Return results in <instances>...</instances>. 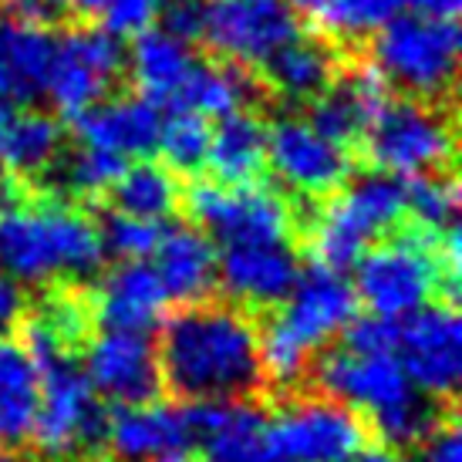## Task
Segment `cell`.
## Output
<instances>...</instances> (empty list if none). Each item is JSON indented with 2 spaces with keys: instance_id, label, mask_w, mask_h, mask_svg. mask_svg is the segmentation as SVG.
Instances as JSON below:
<instances>
[{
  "instance_id": "cell-14",
  "label": "cell",
  "mask_w": 462,
  "mask_h": 462,
  "mask_svg": "<svg viewBox=\"0 0 462 462\" xmlns=\"http://www.w3.org/2000/svg\"><path fill=\"white\" fill-rule=\"evenodd\" d=\"M395 355L411 385L429 398H449L462 374V321L449 300H429L398 321Z\"/></svg>"
},
{
  "instance_id": "cell-21",
  "label": "cell",
  "mask_w": 462,
  "mask_h": 462,
  "mask_svg": "<svg viewBox=\"0 0 462 462\" xmlns=\"http://www.w3.org/2000/svg\"><path fill=\"white\" fill-rule=\"evenodd\" d=\"M68 122L81 145L108 149L122 159H142L155 152L162 112L145 95H122V98H102Z\"/></svg>"
},
{
  "instance_id": "cell-39",
  "label": "cell",
  "mask_w": 462,
  "mask_h": 462,
  "mask_svg": "<svg viewBox=\"0 0 462 462\" xmlns=\"http://www.w3.org/2000/svg\"><path fill=\"white\" fill-rule=\"evenodd\" d=\"M395 334L398 321H388V318H378V314H368V318H358L345 328V347L351 351H395Z\"/></svg>"
},
{
  "instance_id": "cell-4",
  "label": "cell",
  "mask_w": 462,
  "mask_h": 462,
  "mask_svg": "<svg viewBox=\"0 0 462 462\" xmlns=\"http://www.w3.org/2000/svg\"><path fill=\"white\" fill-rule=\"evenodd\" d=\"M358 314V297L341 270L318 267L300 273L291 294L281 300V310L270 318L260 334V365L277 385H291L310 368L314 355Z\"/></svg>"
},
{
  "instance_id": "cell-9",
  "label": "cell",
  "mask_w": 462,
  "mask_h": 462,
  "mask_svg": "<svg viewBox=\"0 0 462 462\" xmlns=\"http://www.w3.org/2000/svg\"><path fill=\"white\" fill-rule=\"evenodd\" d=\"M361 142L368 162L378 172H392L398 180L442 172L456 152L449 118L422 98L388 102L361 135Z\"/></svg>"
},
{
  "instance_id": "cell-28",
  "label": "cell",
  "mask_w": 462,
  "mask_h": 462,
  "mask_svg": "<svg viewBox=\"0 0 462 462\" xmlns=\"http://www.w3.org/2000/svg\"><path fill=\"white\" fill-rule=\"evenodd\" d=\"M263 78L283 102H314L334 78V51L314 38L287 41L281 51L263 61Z\"/></svg>"
},
{
  "instance_id": "cell-29",
  "label": "cell",
  "mask_w": 462,
  "mask_h": 462,
  "mask_svg": "<svg viewBox=\"0 0 462 462\" xmlns=\"http://www.w3.org/2000/svg\"><path fill=\"white\" fill-rule=\"evenodd\" d=\"M65 152V125L41 108L14 112L0 135V162L14 176H41Z\"/></svg>"
},
{
  "instance_id": "cell-44",
  "label": "cell",
  "mask_w": 462,
  "mask_h": 462,
  "mask_svg": "<svg viewBox=\"0 0 462 462\" xmlns=\"http://www.w3.org/2000/svg\"><path fill=\"white\" fill-rule=\"evenodd\" d=\"M54 14H71V17H98L105 7V0H48Z\"/></svg>"
},
{
  "instance_id": "cell-45",
  "label": "cell",
  "mask_w": 462,
  "mask_h": 462,
  "mask_svg": "<svg viewBox=\"0 0 462 462\" xmlns=\"http://www.w3.org/2000/svg\"><path fill=\"white\" fill-rule=\"evenodd\" d=\"M355 462H402V459L395 456L392 446H378V449H361L355 456Z\"/></svg>"
},
{
  "instance_id": "cell-36",
  "label": "cell",
  "mask_w": 462,
  "mask_h": 462,
  "mask_svg": "<svg viewBox=\"0 0 462 462\" xmlns=\"http://www.w3.org/2000/svg\"><path fill=\"white\" fill-rule=\"evenodd\" d=\"M159 236H162V226L155 219L129 217V213H118V209H112L98 226L102 250L112 254L116 260H149L155 254Z\"/></svg>"
},
{
  "instance_id": "cell-31",
  "label": "cell",
  "mask_w": 462,
  "mask_h": 462,
  "mask_svg": "<svg viewBox=\"0 0 462 462\" xmlns=\"http://www.w3.org/2000/svg\"><path fill=\"white\" fill-rule=\"evenodd\" d=\"M250 95H254V85L240 65L196 58L172 105L199 112L203 118H223L236 108H246Z\"/></svg>"
},
{
  "instance_id": "cell-22",
  "label": "cell",
  "mask_w": 462,
  "mask_h": 462,
  "mask_svg": "<svg viewBox=\"0 0 462 462\" xmlns=\"http://www.w3.org/2000/svg\"><path fill=\"white\" fill-rule=\"evenodd\" d=\"M189 446V411L169 402H139L118 405L108 415L105 449L125 462H149L155 456Z\"/></svg>"
},
{
  "instance_id": "cell-23",
  "label": "cell",
  "mask_w": 462,
  "mask_h": 462,
  "mask_svg": "<svg viewBox=\"0 0 462 462\" xmlns=\"http://www.w3.org/2000/svg\"><path fill=\"white\" fill-rule=\"evenodd\" d=\"M155 273L166 287L169 300L182 304H199L213 294L217 287V260L219 250L213 236L199 230L196 223L182 226H166L159 244H155Z\"/></svg>"
},
{
  "instance_id": "cell-30",
  "label": "cell",
  "mask_w": 462,
  "mask_h": 462,
  "mask_svg": "<svg viewBox=\"0 0 462 462\" xmlns=\"http://www.w3.org/2000/svg\"><path fill=\"white\" fill-rule=\"evenodd\" d=\"M108 196H112L118 213L162 223V219L176 213L182 189L172 169L162 166V162H149L142 155L139 162H125V169L118 172V180L112 182Z\"/></svg>"
},
{
  "instance_id": "cell-34",
  "label": "cell",
  "mask_w": 462,
  "mask_h": 462,
  "mask_svg": "<svg viewBox=\"0 0 462 462\" xmlns=\"http://www.w3.org/2000/svg\"><path fill=\"white\" fill-rule=\"evenodd\" d=\"M456 213H459V186L452 176L429 172V176L405 180V217L415 219L419 230H449L456 226Z\"/></svg>"
},
{
  "instance_id": "cell-17",
  "label": "cell",
  "mask_w": 462,
  "mask_h": 462,
  "mask_svg": "<svg viewBox=\"0 0 462 462\" xmlns=\"http://www.w3.org/2000/svg\"><path fill=\"white\" fill-rule=\"evenodd\" d=\"M300 277V260L287 240L223 244L217 260V283L240 308H273L291 294Z\"/></svg>"
},
{
  "instance_id": "cell-2",
  "label": "cell",
  "mask_w": 462,
  "mask_h": 462,
  "mask_svg": "<svg viewBox=\"0 0 462 462\" xmlns=\"http://www.w3.org/2000/svg\"><path fill=\"white\" fill-rule=\"evenodd\" d=\"M314 378L328 398L365 415L385 446H419L439 429L436 402L411 385L395 351H351L337 347L324 355Z\"/></svg>"
},
{
  "instance_id": "cell-37",
  "label": "cell",
  "mask_w": 462,
  "mask_h": 462,
  "mask_svg": "<svg viewBox=\"0 0 462 462\" xmlns=\"http://www.w3.org/2000/svg\"><path fill=\"white\" fill-rule=\"evenodd\" d=\"M34 321H38L48 334H54V337L71 351V347L81 345V341H85V334H88L91 310L78 294L61 291V294H51L44 304H41Z\"/></svg>"
},
{
  "instance_id": "cell-27",
  "label": "cell",
  "mask_w": 462,
  "mask_h": 462,
  "mask_svg": "<svg viewBox=\"0 0 462 462\" xmlns=\"http://www.w3.org/2000/svg\"><path fill=\"white\" fill-rule=\"evenodd\" d=\"M41 398V372L34 358L11 337H0V449L31 442Z\"/></svg>"
},
{
  "instance_id": "cell-5",
  "label": "cell",
  "mask_w": 462,
  "mask_h": 462,
  "mask_svg": "<svg viewBox=\"0 0 462 462\" xmlns=\"http://www.w3.org/2000/svg\"><path fill=\"white\" fill-rule=\"evenodd\" d=\"M405 217V180L365 172L334 189L310 223V254L321 267L347 270L368 246L395 230Z\"/></svg>"
},
{
  "instance_id": "cell-1",
  "label": "cell",
  "mask_w": 462,
  "mask_h": 462,
  "mask_svg": "<svg viewBox=\"0 0 462 462\" xmlns=\"http://www.w3.org/2000/svg\"><path fill=\"white\" fill-rule=\"evenodd\" d=\"M162 385L186 402L246 398L263 385L260 334L233 304H186L159 334Z\"/></svg>"
},
{
  "instance_id": "cell-47",
  "label": "cell",
  "mask_w": 462,
  "mask_h": 462,
  "mask_svg": "<svg viewBox=\"0 0 462 462\" xmlns=\"http://www.w3.org/2000/svg\"><path fill=\"white\" fill-rule=\"evenodd\" d=\"M149 462H203V459L186 449H176V452H166V456H155V459H149Z\"/></svg>"
},
{
  "instance_id": "cell-7",
  "label": "cell",
  "mask_w": 462,
  "mask_h": 462,
  "mask_svg": "<svg viewBox=\"0 0 462 462\" xmlns=\"http://www.w3.org/2000/svg\"><path fill=\"white\" fill-rule=\"evenodd\" d=\"M38 372L41 398L31 442L41 459L71 462L102 452L108 411H105L98 392L85 378V372L71 361V355L41 361Z\"/></svg>"
},
{
  "instance_id": "cell-13",
  "label": "cell",
  "mask_w": 462,
  "mask_h": 462,
  "mask_svg": "<svg viewBox=\"0 0 462 462\" xmlns=\"http://www.w3.org/2000/svg\"><path fill=\"white\" fill-rule=\"evenodd\" d=\"M300 34V17L287 0H213L203 4V34L223 61L260 68Z\"/></svg>"
},
{
  "instance_id": "cell-6",
  "label": "cell",
  "mask_w": 462,
  "mask_h": 462,
  "mask_svg": "<svg viewBox=\"0 0 462 462\" xmlns=\"http://www.w3.org/2000/svg\"><path fill=\"white\" fill-rule=\"evenodd\" d=\"M372 65L411 98H442L459 68V24L456 17H425L398 11L372 34Z\"/></svg>"
},
{
  "instance_id": "cell-3",
  "label": "cell",
  "mask_w": 462,
  "mask_h": 462,
  "mask_svg": "<svg viewBox=\"0 0 462 462\" xmlns=\"http://www.w3.org/2000/svg\"><path fill=\"white\" fill-rule=\"evenodd\" d=\"M105 250L98 226L65 203H21L0 209V270L17 283L88 277Z\"/></svg>"
},
{
  "instance_id": "cell-35",
  "label": "cell",
  "mask_w": 462,
  "mask_h": 462,
  "mask_svg": "<svg viewBox=\"0 0 462 462\" xmlns=\"http://www.w3.org/2000/svg\"><path fill=\"white\" fill-rule=\"evenodd\" d=\"M129 159L108 152V149H95V145H78L75 152L68 155L61 180L75 196H102L112 189V182L118 180V172L125 169Z\"/></svg>"
},
{
  "instance_id": "cell-12",
  "label": "cell",
  "mask_w": 462,
  "mask_h": 462,
  "mask_svg": "<svg viewBox=\"0 0 462 462\" xmlns=\"http://www.w3.org/2000/svg\"><path fill=\"white\" fill-rule=\"evenodd\" d=\"M186 209L196 226L219 244L287 240L291 233V209L283 196L257 182H193Z\"/></svg>"
},
{
  "instance_id": "cell-33",
  "label": "cell",
  "mask_w": 462,
  "mask_h": 462,
  "mask_svg": "<svg viewBox=\"0 0 462 462\" xmlns=\"http://www.w3.org/2000/svg\"><path fill=\"white\" fill-rule=\"evenodd\" d=\"M155 149L162 152V166H169L172 172H186L193 176L199 169H206V152H209V118H203L199 112L169 105V112H162L159 122V139Z\"/></svg>"
},
{
  "instance_id": "cell-41",
  "label": "cell",
  "mask_w": 462,
  "mask_h": 462,
  "mask_svg": "<svg viewBox=\"0 0 462 462\" xmlns=\"http://www.w3.org/2000/svg\"><path fill=\"white\" fill-rule=\"evenodd\" d=\"M27 314L24 287L0 270V337H11Z\"/></svg>"
},
{
  "instance_id": "cell-18",
  "label": "cell",
  "mask_w": 462,
  "mask_h": 462,
  "mask_svg": "<svg viewBox=\"0 0 462 462\" xmlns=\"http://www.w3.org/2000/svg\"><path fill=\"white\" fill-rule=\"evenodd\" d=\"M189 442L203 462H283L267 436V419L244 398L189 402Z\"/></svg>"
},
{
  "instance_id": "cell-19",
  "label": "cell",
  "mask_w": 462,
  "mask_h": 462,
  "mask_svg": "<svg viewBox=\"0 0 462 462\" xmlns=\"http://www.w3.org/2000/svg\"><path fill=\"white\" fill-rule=\"evenodd\" d=\"M166 308V287L145 260H118L91 294V310L105 331L149 334L162 324Z\"/></svg>"
},
{
  "instance_id": "cell-38",
  "label": "cell",
  "mask_w": 462,
  "mask_h": 462,
  "mask_svg": "<svg viewBox=\"0 0 462 462\" xmlns=\"http://www.w3.org/2000/svg\"><path fill=\"white\" fill-rule=\"evenodd\" d=\"M169 0H105L102 7V27L116 38H135L145 27H152L162 17V7Z\"/></svg>"
},
{
  "instance_id": "cell-15",
  "label": "cell",
  "mask_w": 462,
  "mask_h": 462,
  "mask_svg": "<svg viewBox=\"0 0 462 462\" xmlns=\"http://www.w3.org/2000/svg\"><path fill=\"white\" fill-rule=\"evenodd\" d=\"M267 166L297 196H331L351 180V152L300 116L267 125Z\"/></svg>"
},
{
  "instance_id": "cell-42",
  "label": "cell",
  "mask_w": 462,
  "mask_h": 462,
  "mask_svg": "<svg viewBox=\"0 0 462 462\" xmlns=\"http://www.w3.org/2000/svg\"><path fill=\"white\" fill-rule=\"evenodd\" d=\"M422 462H462V442H459V429L456 425H442L425 439Z\"/></svg>"
},
{
  "instance_id": "cell-43",
  "label": "cell",
  "mask_w": 462,
  "mask_h": 462,
  "mask_svg": "<svg viewBox=\"0 0 462 462\" xmlns=\"http://www.w3.org/2000/svg\"><path fill=\"white\" fill-rule=\"evenodd\" d=\"M462 0H398V11L425 14V17H456Z\"/></svg>"
},
{
  "instance_id": "cell-24",
  "label": "cell",
  "mask_w": 462,
  "mask_h": 462,
  "mask_svg": "<svg viewBox=\"0 0 462 462\" xmlns=\"http://www.w3.org/2000/svg\"><path fill=\"white\" fill-rule=\"evenodd\" d=\"M54 34L48 24H34L11 11L0 14V91L17 102H34L44 91Z\"/></svg>"
},
{
  "instance_id": "cell-40",
  "label": "cell",
  "mask_w": 462,
  "mask_h": 462,
  "mask_svg": "<svg viewBox=\"0 0 462 462\" xmlns=\"http://www.w3.org/2000/svg\"><path fill=\"white\" fill-rule=\"evenodd\" d=\"M162 27L186 44L199 41V34H203V4L199 0H169L162 7Z\"/></svg>"
},
{
  "instance_id": "cell-26",
  "label": "cell",
  "mask_w": 462,
  "mask_h": 462,
  "mask_svg": "<svg viewBox=\"0 0 462 462\" xmlns=\"http://www.w3.org/2000/svg\"><path fill=\"white\" fill-rule=\"evenodd\" d=\"M206 166L217 182H257L267 169V122L250 108L217 118V125H209Z\"/></svg>"
},
{
  "instance_id": "cell-46",
  "label": "cell",
  "mask_w": 462,
  "mask_h": 462,
  "mask_svg": "<svg viewBox=\"0 0 462 462\" xmlns=\"http://www.w3.org/2000/svg\"><path fill=\"white\" fill-rule=\"evenodd\" d=\"M14 112H17V108H14V102L7 98V95H4V91H0V135H4V129L11 125Z\"/></svg>"
},
{
  "instance_id": "cell-8",
  "label": "cell",
  "mask_w": 462,
  "mask_h": 462,
  "mask_svg": "<svg viewBox=\"0 0 462 462\" xmlns=\"http://www.w3.org/2000/svg\"><path fill=\"white\" fill-rule=\"evenodd\" d=\"M436 236L439 233L411 230L368 246L355 260L351 287L358 304L388 321H402L405 314L425 308L442 287Z\"/></svg>"
},
{
  "instance_id": "cell-32",
  "label": "cell",
  "mask_w": 462,
  "mask_h": 462,
  "mask_svg": "<svg viewBox=\"0 0 462 462\" xmlns=\"http://www.w3.org/2000/svg\"><path fill=\"white\" fill-rule=\"evenodd\" d=\"M324 38L358 41L372 38L378 27L398 14V0H287Z\"/></svg>"
},
{
  "instance_id": "cell-10",
  "label": "cell",
  "mask_w": 462,
  "mask_h": 462,
  "mask_svg": "<svg viewBox=\"0 0 462 462\" xmlns=\"http://www.w3.org/2000/svg\"><path fill=\"white\" fill-rule=\"evenodd\" d=\"M122 71H125L122 38L108 34L102 24L71 27L54 38L41 95H48L58 116L75 118L95 102H102Z\"/></svg>"
},
{
  "instance_id": "cell-20",
  "label": "cell",
  "mask_w": 462,
  "mask_h": 462,
  "mask_svg": "<svg viewBox=\"0 0 462 462\" xmlns=\"http://www.w3.org/2000/svg\"><path fill=\"white\" fill-rule=\"evenodd\" d=\"M392 102L388 81L378 75L374 65L347 68L341 78H331V85L310 102L308 122L337 145L358 142L378 112Z\"/></svg>"
},
{
  "instance_id": "cell-11",
  "label": "cell",
  "mask_w": 462,
  "mask_h": 462,
  "mask_svg": "<svg viewBox=\"0 0 462 462\" xmlns=\"http://www.w3.org/2000/svg\"><path fill=\"white\" fill-rule=\"evenodd\" d=\"M267 436L283 462H355L365 422L337 398H294L267 419Z\"/></svg>"
},
{
  "instance_id": "cell-16",
  "label": "cell",
  "mask_w": 462,
  "mask_h": 462,
  "mask_svg": "<svg viewBox=\"0 0 462 462\" xmlns=\"http://www.w3.org/2000/svg\"><path fill=\"white\" fill-rule=\"evenodd\" d=\"M85 378L98 398L112 405L152 402L162 392L159 355L149 334L139 331H102L85 347Z\"/></svg>"
},
{
  "instance_id": "cell-25",
  "label": "cell",
  "mask_w": 462,
  "mask_h": 462,
  "mask_svg": "<svg viewBox=\"0 0 462 462\" xmlns=\"http://www.w3.org/2000/svg\"><path fill=\"white\" fill-rule=\"evenodd\" d=\"M193 61L196 54L186 41H180L176 34H169L166 27L155 24L135 34L129 51H125V68H129L132 85L155 105L176 102Z\"/></svg>"
}]
</instances>
